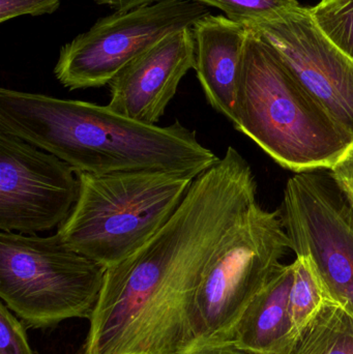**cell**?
Returning a JSON list of instances; mask_svg holds the SVG:
<instances>
[{
  "label": "cell",
  "instance_id": "1",
  "mask_svg": "<svg viewBox=\"0 0 353 354\" xmlns=\"http://www.w3.org/2000/svg\"><path fill=\"white\" fill-rule=\"evenodd\" d=\"M256 202L250 164L228 147L193 180L163 228L107 268L82 354H184L194 348L192 313L201 279Z\"/></svg>",
  "mask_w": 353,
  "mask_h": 354
},
{
  "label": "cell",
  "instance_id": "2",
  "mask_svg": "<svg viewBox=\"0 0 353 354\" xmlns=\"http://www.w3.org/2000/svg\"><path fill=\"white\" fill-rule=\"evenodd\" d=\"M0 132L56 156L78 174L161 170L196 178L220 160L180 120L141 124L108 105L4 87Z\"/></svg>",
  "mask_w": 353,
  "mask_h": 354
},
{
  "label": "cell",
  "instance_id": "3",
  "mask_svg": "<svg viewBox=\"0 0 353 354\" xmlns=\"http://www.w3.org/2000/svg\"><path fill=\"white\" fill-rule=\"evenodd\" d=\"M233 126L296 174L330 170L353 147L352 135L250 28L238 74Z\"/></svg>",
  "mask_w": 353,
  "mask_h": 354
},
{
  "label": "cell",
  "instance_id": "4",
  "mask_svg": "<svg viewBox=\"0 0 353 354\" xmlns=\"http://www.w3.org/2000/svg\"><path fill=\"white\" fill-rule=\"evenodd\" d=\"M78 199L58 234L106 268L155 236L178 209L195 178L161 170L78 174Z\"/></svg>",
  "mask_w": 353,
  "mask_h": 354
},
{
  "label": "cell",
  "instance_id": "5",
  "mask_svg": "<svg viewBox=\"0 0 353 354\" xmlns=\"http://www.w3.org/2000/svg\"><path fill=\"white\" fill-rule=\"evenodd\" d=\"M107 268L49 236L0 231V297L28 328L90 318Z\"/></svg>",
  "mask_w": 353,
  "mask_h": 354
},
{
  "label": "cell",
  "instance_id": "6",
  "mask_svg": "<svg viewBox=\"0 0 353 354\" xmlns=\"http://www.w3.org/2000/svg\"><path fill=\"white\" fill-rule=\"evenodd\" d=\"M282 210L253 204L207 266L195 297L196 346L228 343L242 316L292 250Z\"/></svg>",
  "mask_w": 353,
  "mask_h": 354
},
{
  "label": "cell",
  "instance_id": "7",
  "mask_svg": "<svg viewBox=\"0 0 353 354\" xmlns=\"http://www.w3.org/2000/svg\"><path fill=\"white\" fill-rule=\"evenodd\" d=\"M194 0H160L99 19L60 50L56 79L68 91L105 86L133 60L162 39L209 15Z\"/></svg>",
  "mask_w": 353,
  "mask_h": 354
},
{
  "label": "cell",
  "instance_id": "8",
  "mask_svg": "<svg viewBox=\"0 0 353 354\" xmlns=\"http://www.w3.org/2000/svg\"><path fill=\"white\" fill-rule=\"evenodd\" d=\"M282 216L292 251L307 256L330 297L353 316V207L331 176L288 179Z\"/></svg>",
  "mask_w": 353,
  "mask_h": 354
},
{
  "label": "cell",
  "instance_id": "9",
  "mask_svg": "<svg viewBox=\"0 0 353 354\" xmlns=\"http://www.w3.org/2000/svg\"><path fill=\"white\" fill-rule=\"evenodd\" d=\"M78 172L17 136L0 132V231L33 235L60 227L77 199Z\"/></svg>",
  "mask_w": 353,
  "mask_h": 354
},
{
  "label": "cell",
  "instance_id": "10",
  "mask_svg": "<svg viewBox=\"0 0 353 354\" xmlns=\"http://www.w3.org/2000/svg\"><path fill=\"white\" fill-rule=\"evenodd\" d=\"M304 88L353 137V60L334 46L300 6L250 25Z\"/></svg>",
  "mask_w": 353,
  "mask_h": 354
},
{
  "label": "cell",
  "instance_id": "11",
  "mask_svg": "<svg viewBox=\"0 0 353 354\" xmlns=\"http://www.w3.org/2000/svg\"><path fill=\"white\" fill-rule=\"evenodd\" d=\"M194 62L192 28L170 33L112 79L108 106L135 122L155 126Z\"/></svg>",
  "mask_w": 353,
  "mask_h": 354
},
{
  "label": "cell",
  "instance_id": "12",
  "mask_svg": "<svg viewBox=\"0 0 353 354\" xmlns=\"http://www.w3.org/2000/svg\"><path fill=\"white\" fill-rule=\"evenodd\" d=\"M194 70L209 105L233 124L242 54L249 28L209 12L192 27Z\"/></svg>",
  "mask_w": 353,
  "mask_h": 354
},
{
  "label": "cell",
  "instance_id": "13",
  "mask_svg": "<svg viewBox=\"0 0 353 354\" xmlns=\"http://www.w3.org/2000/svg\"><path fill=\"white\" fill-rule=\"evenodd\" d=\"M294 263L282 264L240 318L229 343L249 354H284L296 341L289 309Z\"/></svg>",
  "mask_w": 353,
  "mask_h": 354
},
{
  "label": "cell",
  "instance_id": "14",
  "mask_svg": "<svg viewBox=\"0 0 353 354\" xmlns=\"http://www.w3.org/2000/svg\"><path fill=\"white\" fill-rule=\"evenodd\" d=\"M284 354H353V316L327 304Z\"/></svg>",
  "mask_w": 353,
  "mask_h": 354
},
{
  "label": "cell",
  "instance_id": "15",
  "mask_svg": "<svg viewBox=\"0 0 353 354\" xmlns=\"http://www.w3.org/2000/svg\"><path fill=\"white\" fill-rule=\"evenodd\" d=\"M292 263L294 270L290 289L289 309L296 340L319 312L327 304L334 301L307 256H296Z\"/></svg>",
  "mask_w": 353,
  "mask_h": 354
},
{
  "label": "cell",
  "instance_id": "16",
  "mask_svg": "<svg viewBox=\"0 0 353 354\" xmlns=\"http://www.w3.org/2000/svg\"><path fill=\"white\" fill-rule=\"evenodd\" d=\"M308 10L321 33L353 60V0H321Z\"/></svg>",
  "mask_w": 353,
  "mask_h": 354
},
{
  "label": "cell",
  "instance_id": "17",
  "mask_svg": "<svg viewBox=\"0 0 353 354\" xmlns=\"http://www.w3.org/2000/svg\"><path fill=\"white\" fill-rule=\"evenodd\" d=\"M213 6L225 12L226 17L238 24L250 26L263 21L274 20L298 8V0H194Z\"/></svg>",
  "mask_w": 353,
  "mask_h": 354
},
{
  "label": "cell",
  "instance_id": "18",
  "mask_svg": "<svg viewBox=\"0 0 353 354\" xmlns=\"http://www.w3.org/2000/svg\"><path fill=\"white\" fill-rule=\"evenodd\" d=\"M0 354H33L24 326L3 303L0 305Z\"/></svg>",
  "mask_w": 353,
  "mask_h": 354
},
{
  "label": "cell",
  "instance_id": "19",
  "mask_svg": "<svg viewBox=\"0 0 353 354\" xmlns=\"http://www.w3.org/2000/svg\"><path fill=\"white\" fill-rule=\"evenodd\" d=\"M61 0H0V23L17 17L53 14Z\"/></svg>",
  "mask_w": 353,
  "mask_h": 354
},
{
  "label": "cell",
  "instance_id": "20",
  "mask_svg": "<svg viewBox=\"0 0 353 354\" xmlns=\"http://www.w3.org/2000/svg\"><path fill=\"white\" fill-rule=\"evenodd\" d=\"M330 176L353 207V147L330 169Z\"/></svg>",
  "mask_w": 353,
  "mask_h": 354
},
{
  "label": "cell",
  "instance_id": "21",
  "mask_svg": "<svg viewBox=\"0 0 353 354\" xmlns=\"http://www.w3.org/2000/svg\"><path fill=\"white\" fill-rule=\"evenodd\" d=\"M184 354H249L236 348L231 343H220V344L201 345L194 347Z\"/></svg>",
  "mask_w": 353,
  "mask_h": 354
},
{
  "label": "cell",
  "instance_id": "22",
  "mask_svg": "<svg viewBox=\"0 0 353 354\" xmlns=\"http://www.w3.org/2000/svg\"><path fill=\"white\" fill-rule=\"evenodd\" d=\"M95 1L102 6H109L110 8H115L120 12H126L140 6L155 3L160 0H95Z\"/></svg>",
  "mask_w": 353,
  "mask_h": 354
}]
</instances>
